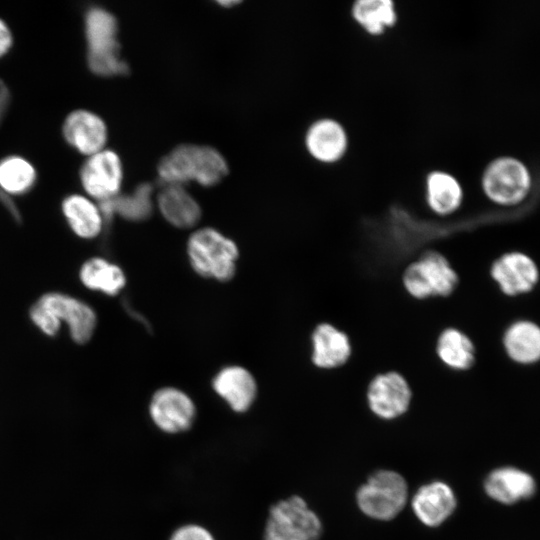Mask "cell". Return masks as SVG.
I'll use <instances>...</instances> for the list:
<instances>
[{
    "mask_svg": "<svg viewBox=\"0 0 540 540\" xmlns=\"http://www.w3.org/2000/svg\"><path fill=\"white\" fill-rule=\"evenodd\" d=\"M162 216L178 228H191L201 218V208L183 185H164L157 196Z\"/></svg>",
    "mask_w": 540,
    "mask_h": 540,
    "instance_id": "obj_20",
    "label": "cell"
},
{
    "mask_svg": "<svg viewBox=\"0 0 540 540\" xmlns=\"http://www.w3.org/2000/svg\"><path fill=\"white\" fill-rule=\"evenodd\" d=\"M214 391L237 413L247 411L255 401L257 384L252 374L241 366L221 369L213 379Z\"/></svg>",
    "mask_w": 540,
    "mask_h": 540,
    "instance_id": "obj_17",
    "label": "cell"
},
{
    "mask_svg": "<svg viewBox=\"0 0 540 540\" xmlns=\"http://www.w3.org/2000/svg\"><path fill=\"white\" fill-rule=\"evenodd\" d=\"M434 351L442 365L452 371H467L476 362L473 340L463 330L454 326H447L439 332Z\"/></svg>",
    "mask_w": 540,
    "mask_h": 540,
    "instance_id": "obj_19",
    "label": "cell"
},
{
    "mask_svg": "<svg viewBox=\"0 0 540 540\" xmlns=\"http://www.w3.org/2000/svg\"><path fill=\"white\" fill-rule=\"evenodd\" d=\"M30 317L35 326L47 336L56 335L61 328V323L54 314L39 302L32 306Z\"/></svg>",
    "mask_w": 540,
    "mask_h": 540,
    "instance_id": "obj_28",
    "label": "cell"
},
{
    "mask_svg": "<svg viewBox=\"0 0 540 540\" xmlns=\"http://www.w3.org/2000/svg\"><path fill=\"white\" fill-rule=\"evenodd\" d=\"M152 190L149 183H143L130 194H118L100 201L98 206L104 219L118 214L129 221H142L148 218L153 210Z\"/></svg>",
    "mask_w": 540,
    "mask_h": 540,
    "instance_id": "obj_23",
    "label": "cell"
},
{
    "mask_svg": "<svg viewBox=\"0 0 540 540\" xmlns=\"http://www.w3.org/2000/svg\"><path fill=\"white\" fill-rule=\"evenodd\" d=\"M352 15L358 24L373 35L382 33L397 19L391 0H359L353 4Z\"/></svg>",
    "mask_w": 540,
    "mask_h": 540,
    "instance_id": "obj_26",
    "label": "cell"
},
{
    "mask_svg": "<svg viewBox=\"0 0 540 540\" xmlns=\"http://www.w3.org/2000/svg\"><path fill=\"white\" fill-rule=\"evenodd\" d=\"M408 497L405 479L397 472L380 470L360 486L356 501L360 510L377 520H391L404 508Z\"/></svg>",
    "mask_w": 540,
    "mask_h": 540,
    "instance_id": "obj_6",
    "label": "cell"
},
{
    "mask_svg": "<svg viewBox=\"0 0 540 540\" xmlns=\"http://www.w3.org/2000/svg\"><path fill=\"white\" fill-rule=\"evenodd\" d=\"M149 415L158 429L176 434L190 429L196 416V407L193 400L182 390L164 387L153 394Z\"/></svg>",
    "mask_w": 540,
    "mask_h": 540,
    "instance_id": "obj_10",
    "label": "cell"
},
{
    "mask_svg": "<svg viewBox=\"0 0 540 540\" xmlns=\"http://www.w3.org/2000/svg\"><path fill=\"white\" fill-rule=\"evenodd\" d=\"M0 202L9 210V212L16 218H19V213L14 205V203L9 199V197L0 190Z\"/></svg>",
    "mask_w": 540,
    "mask_h": 540,
    "instance_id": "obj_32",
    "label": "cell"
},
{
    "mask_svg": "<svg viewBox=\"0 0 540 540\" xmlns=\"http://www.w3.org/2000/svg\"><path fill=\"white\" fill-rule=\"evenodd\" d=\"M12 43V33L7 24L0 19V57L8 52Z\"/></svg>",
    "mask_w": 540,
    "mask_h": 540,
    "instance_id": "obj_30",
    "label": "cell"
},
{
    "mask_svg": "<svg viewBox=\"0 0 540 540\" xmlns=\"http://www.w3.org/2000/svg\"><path fill=\"white\" fill-rule=\"evenodd\" d=\"M62 211L71 230L79 237L92 239L100 234L104 217L98 205L85 196L72 194L62 202Z\"/></svg>",
    "mask_w": 540,
    "mask_h": 540,
    "instance_id": "obj_22",
    "label": "cell"
},
{
    "mask_svg": "<svg viewBox=\"0 0 540 540\" xmlns=\"http://www.w3.org/2000/svg\"><path fill=\"white\" fill-rule=\"evenodd\" d=\"M463 200V190L458 180L444 171H433L426 179V201L435 214L447 216L454 213Z\"/></svg>",
    "mask_w": 540,
    "mask_h": 540,
    "instance_id": "obj_24",
    "label": "cell"
},
{
    "mask_svg": "<svg viewBox=\"0 0 540 540\" xmlns=\"http://www.w3.org/2000/svg\"><path fill=\"white\" fill-rule=\"evenodd\" d=\"M37 302L49 309L61 324L64 322L67 325L76 343H86L92 337L97 318L87 303L60 292L47 293Z\"/></svg>",
    "mask_w": 540,
    "mask_h": 540,
    "instance_id": "obj_13",
    "label": "cell"
},
{
    "mask_svg": "<svg viewBox=\"0 0 540 540\" xmlns=\"http://www.w3.org/2000/svg\"><path fill=\"white\" fill-rule=\"evenodd\" d=\"M535 479L528 472L512 466L491 471L484 481L486 494L496 502L511 505L534 496Z\"/></svg>",
    "mask_w": 540,
    "mask_h": 540,
    "instance_id": "obj_15",
    "label": "cell"
},
{
    "mask_svg": "<svg viewBox=\"0 0 540 540\" xmlns=\"http://www.w3.org/2000/svg\"><path fill=\"white\" fill-rule=\"evenodd\" d=\"M503 346L516 363L529 365L540 361V326L530 320L513 322L504 332Z\"/></svg>",
    "mask_w": 540,
    "mask_h": 540,
    "instance_id": "obj_21",
    "label": "cell"
},
{
    "mask_svg": "<svg viewBox=\"0 0 540 540\" xmlns=\"http://www.w3.org/2000/svg\"><path fill=\"white\" fill-rule=\"evenodd\" d=\"M347 144L345 129L330 118L312 123L305 135V145L310 155L325 163L339 160L344 155Z\"/></svg>",
    "mask_w": 540,
    "mask_h": 540,
    "instance_id": "obj_18",
    "label": "cell"
},
{
    "mask_svg": "<svg viewBox=\"0 0 540 540\" xmlns=\"http://www.w3.org/2000/svg\"><path fill=\"white\" fill-rule=\"evenodd\" d=\"M490 276L502 293L518 296L535 288L539 281V269L529 255L511 251L501 255L492 263Z\"/></svg>",
    "mask_w": 540,
    "mask_h": 540,
    "instance_id": "obj_12",
    "label": "cell"
},
{
    "mask_svg": "<svg viewBox=\"0 0 540 540\" xmlns=\"http://www.w3.org/2000/svg\"><path fill=\"white\" fill-rule=\"evenodd\" d=\"M118 23L115 16L101 7H91L85 14L87 62L90 70L101 76L128 72L127 63L120 56L117 41Z\"/></svg>",
    "mask_w": 540,
    "mask_h": 540,
    "instance_id": "obj_3",
    "label": "cell"
},
{
    "mask_svg": "<svg viewBox=\"0 0 540 540\" xmlns=\"http://www.w3.org/2000/svg\"><path fill=\"white\" fill-rule=\"evenodd\" d=\"M36 181L33 165L20 156H9L0 161V187L8 194H24Z\"/></svg>",
    "mask_w": 540,
    "mask_h": 540,
    "instance_id": "obj_27",
    "label": "cell"
},
{
    "mask_svg": "<svg viewBox=\"0 0 540 540\" xmlns=\"http://www.w3.org/2000/svg\"><path fill=\"white\" fill-rule=\"evenodd\" d=\"M122 179V161L111 149H103L90 155L80 170L83 188L99 202L117 196Z\"/></svg>",
    "mask_w": 540,
    "mask_h": 540,
    "instance_id": "obj_9",
    "label": "cell"
},
{
    "mask_svg": "<svg viewBox=\"0 0 540 540\" xmlns=\"http://www.w3.org/2000/svg\"><path fill=\"white\" fill-rule=\"evenodd\" d=\"M458 272L446 255L428 250L404 268L401 284L404 291L416 301L448 298L458 288Z\"/></svg>",
    "mask_w": 540,
    "mask_h": 540,
    "instance_id": "obj_2",
    "label": "cell"
},
{
    "mask_svg": "<svg viewBox=\"0 0 540 540\" xmlns=\"http://www.w3.org/2000/svg\"><path fill=\"white\" fill-rule=\"evenodd\" d=\"M187 254L192 268L201 276L230 280L239 252L235 242L214 228L196 230L188 239Z\"/></svg>",
    "mask_w": 540,
    "mask_h": 540,
    "instance_id": "obj_4",
    "label": "cell"
},
{
    "mask_svg": "<svg viewBox=\"0 0 540 540\" xmlns=\"http://www.w3.org/2000/svg\"><path fill=\"white\" fill-rule=\"evenodd\" d=\"M310 346V360L314 367L321 370L342 368L353 355V343L349 334L328 321L319 322L313 327Z\"/></svg>",
    "mask_w": 540,
    "mask_h": 540,
    "instance_id": "obj_11",
    "label": "cell"
},
{
    "mask_svg": "<svg viewBox=\"0 0 540 540\" xmlns=\"http://www.w3.org/2000/svg\"><path fill=\"white\" fill-rule=\"evenodd\" d=\"M65 140L79 152L92 155L104 149L107 126L97 114L88 110L71 112L63 124Z\"/></svg>",
    "mask_w": 540,
    "mask_h": 540,
    "instance_id": "obj_14",
    "label": "cell"
},
{
    "mask_svg": "<svg viewBox=\"0 0 540 540\" xmlns=\"http://www.w3.org/2000/svg\"><path fill=\"white\" fill-rule=\"evenodd\" d=\"M413 391L404 374L398 370L376 373L366 389L370 411L383 420H393L404 415L412 402Z\"/></svg>",
    "mask_w": 540,
    "mask_h": 540,
    "instance_id": "obj_8",
    "label": "cell"
},
{
    "mask_svg": "<svg viewBox=\"0 0 540 540\" xmlns=\"http://www.w3.org/2000/svg\"><path fill=\"white\" fill-rule=\"evenodd\" d=\"M531 187V177L526 166L512 157H502L491 162L482 176L486 196L499 205L512 206L522 202Z\"/></svg>",
    "mask_w": 540,
    "mask_h": 540,
    "instance_id": "obj_7",
    "label": "cell"
},
{
    "mask_svg": "<svg viewBox=\"0 0 540 540\" xmlns=\"http://www.w3.org/2000/svg\"><path fill=\"white\" fill-rule=\"evenodd\" d=\"M80 280L87 288L109 296L117 295L126 283L122 269L101 257L91 258L82 265Z\"/></svg>",
    "mask_w": 540,
    "mask_h": 540,
    "instance_id": "obj_25",
    "label": "cell"
},
{
    "mask_svg": "<svg viewBox=\"0 0 540 540\" xmlns=\"http://www.w3.org/2000/svg\"><path fill=\"white\" fill-rule=\"evenodd\" d=\"M169 540H215L211 532L198 524H186L177 528Z\"/></svg>",
    "mask_w": 540,
    "mask_h": 540,
    "instance_id": "obj_29",
    "label": "cell"
},
{
    "mask_svg": "<svg viewBox=\"0 0 540 540\" xmlns=\"http://www.w3.org/2000/svg\"><path fill=\"white\" fill-rule=\"evenodd\" d=\"M9 91L6 86L0 81V119L2 118L8 102H9Z\"/></svg>",
    "mask_w": 540,
    "mask_h": 540,
    "instance_id": "obj_31",
    "label": "cell"
},
{
    "mask_svg": "<svg viewBox=\"0 0 540 540\" xmlns=\"http://www.w3.org/2000/svg\"><path fill=\"white\" fill-rule=\"evenodd\" d=\"M157 173L164 185H184L194 181L210 187L226 176L228 164L214 147L181 144L161 158Z\"/></svg>",
    "mask_w": 540,
    "mask_h": 540,
    "instance_id": "obj_1",
    "label": "cell"
},
{
    "mask_svg": "<svg viewBox=\"0 0 540 540\" xmlns=\"http://www.w3.org/2000/svg\"><path fill=\"white\" fill-rule=\"evenodd\" d=\"M322 524L306 501L293 495L270 507L264 540H318Z\"/></svg>",
    "mask_w": 540,
    "mask_h": 540,
    "instance_id": "obj_5",
    "label": "cell"
},
{
    "mask_svg": "<svg viewBox=\"0 0 540 540\" xmlns=\"http://www.w3.org/2000/svg\"><path fill=\"white\" fill-rule=\"evenodd\" d=\"M456 497L451 487L441 481H434L418 489L412 499V509L416 517L426 526L442 524L454 512Z\"/></svg>",
    "mask_w": 540,
    "mask_h": 540,
    "instance_id": "obj_16",
    "label": "cell"
}]
</instances>
